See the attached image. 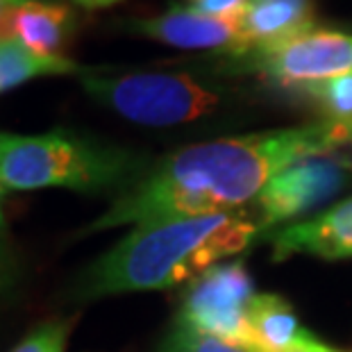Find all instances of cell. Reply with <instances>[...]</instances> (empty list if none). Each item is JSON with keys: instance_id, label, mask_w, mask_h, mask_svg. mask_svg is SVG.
<instances>
[{"instance_id": "obj_11", "label": "cell", "mask_w": 352, "mask_h": 352, "mask_svg": "<svg viewBox=\"0 0 352 352\" xmlns=\"http://www.w3.org/2000/svg\"><path fill=\"white\" fill-rule=\"evenodd\" d=\"M271 243L275 261L291 254H316L323 259L352 257V198L316 219L280 230Z\"/></svg>"}, {"instance_id": "obj_8", "label": "cell", "mask_w": 352, "mask_h": 352, "mask_svg": "<svg viewBox=\"0 0 352 352\" xmlns=\"http://www.w3.org/2000/svg\"><path fill=\"white\" fill-rule=\"evenodd\" d=\"M234 30L239 43L232 55L271 50L316 30V7L314 0H248Z\"/></svg>"}, {"instance_id": "obj_20", "label": "cell", "mask_w": 352, "mask_h": 352, "mask_svg": "<svg viewBox=\"0 0 352 352\" xmlns=\"http://www.w3.org/2000/svg\"><path fill=\"white\" fill-rule=\"evenodd\" d=\"M5 186L0 184V234H3V230H5V214H3V196H5Z\"/></svg>"}, {"instance_id": "obj_5", "label": "cell", "mask_w": 352, "mask_h": 352, "mask_svg": "<svg viewBox=\"0 0 352 352\" xmlns=\"http://www.w3.org/2000/svg\"><path fill=\"white\" fill-rule=\"evenodd\" d=\"M223 69L230 73H257L284 87H307L352 73V34L311 30L298 39L261 52L228 55Z\"/></svg>"}, {"instance_id": "obj_17", "label": "cell", "mask_w": 352, "mask_h": 352, "mask_svg": "<svg viewBox=\"0 0 352 352\" xmlns=\"http://www.w3.org/2000/svg\"><path fill=\"white\" fill-rule=\"evenodd\" d=\"M245 5H248V0H189V7H193V10L209 14V16L230 21L232 25L241 16Z\"/></svg>"}, {"instance_id": "obj_4", "label": "cell", "mask_w": 352, "mask_h": 352, "mask_svg": "<svg viewBox=\"0 0 352 352\" xmlns=\"http://www.w3.org/2000/svg\"><path fill=\"white\" fill-rule=\"evenodd\" d=\"M80 82L96 102L146 127L196 123L230 102V89L189 69H82Z\"/></svg>"}, {"instance_id": "obj_1", "label": "cell", "mask_w": 352, "mask_h": 352, "mask_svg": "<svg viewBox=\"0 0 352 352\" xmlns=\"http://www.w3.org/2000/svg\"><path fill=\"white\" fill-rule=\"evenodd\" d=\"M348 144H352L348 134L323 118L284 130L193 144L139 175L85 234L236 209L252 202L284 168Z\"/></svg>"}, {"instance_id": "obj_2", "label": "cell", "mask_w": 352, "mask_h": 352, "mask_svg": "<svg viewBox=\"0 0 352 352\" xmlns=\"http://www.w3.org/2000/svg\"><path fill=\"white\" fill-rule=\"evenodd\" d=\"M259 226L250 214L221 212L137 226L78 277L73 298L96 300L196 280L248 248Z\"/></svg>"}, {"instance_id": "obj_7", "label": "cell", "mask_w": 352, "mask_h": 352, "mask_svg": "<svg viewBox=\"0 0 352 352\" xmlns=\"http://www.w3.org/2000/svg\"><path fill=\"white\" fill-rule=\"evenodd\" d=\"M348 182L346 164L309 157L277 173L254 198V221L259 228L287 223L336 196Z\"/></svg>"}, {"instance_id": "obj_14", "label": "cell", "mask_w": 352, "mask_h": 352, "mask_svg": "<svg viewBox=\"0 0 352 352\" xmlns=\"http://www.w3.org/2000/svg\"><path fill=\"white\" fill-rule=\"evenodd\" d=\"M300 91L314 100L323 121L341 127L352 139V73L300 87Z\"/></svg>"}, {"instance_id": "obj_3", "label": "cell", "mask_w": 352, "mask_h": 352, "mask_svg": "<svg viewBox=\"0 0 352 352\" xmlns=\"http://www.w3.org/2000/svg\"><path fill=\"white\" fill-rule=\"evenodd\" d=\"M137 175V157L69 130L36 137L7 134L0 184L7 191L71 189L98 193Z\"/></svg>"}, {"instance_id": "obj_10", "label": "cell", "mask_w": 352, "mask_h": 352, "mask_svg": "<svg viewBox=\"0 0 352 352\" xmlns=\"http://www.w3.org/2000/svg\"><path fill=\"white\" fill-rule=\"evenodd\" d=\"M76 14L64 3L48 0H19L7 10L0 23V41L19 39L30 50L46 57H66L64 48L69 46Z\"/></svg>"}, {"instance_id": "obj_18", "label": "cell", "mask_w": 352, "mask_h": 352, "mask_svg": "<svg viewBox=\"0 0 352 352\" xmlns=\"http://www.w3.org/2000/svg\"><path fill=\"white\" fill-rule=\"evenodd\" d=\"M14 280H16V261H14L7 243L0 239V296L12 287Z\"/></svg>"}, {"instance_id": "obj_16", "label": "cell", "mask_w": 352, "mask_h": 352, "mask_svg": "<svg viewBox=\"0 0 352 352\" xmlns=\"http://www.w3.org/2000/svg\"><path fill=\"white\" fill-rule=\"evenodd\" d=\"M69 332V320H48L36 325L12 352H64Z\"/></svg>"}, {"instance_id": "obj_12", "label": "cell", "mask_w": 352, "mask_h": 352, "mask_svg": "<svg viewBox=\"0 0 352 352\" xmlns=\"http://www.w3.org/2000/svg\"><path fill=\"white\" fill-rule=\"evenodd\" d=\"M248 323L254 343L268 352H294L316 339L302 329L291 305L280 296H254L248 307Z\"/></svg>"}, {"instance_id": "obj_23", "label": "cell", "mask_w": 352, "mask_h": 352, "mask_svg": "<svg viewBox=\"0 0 352 352\" xmlns=\"http://www.w3.org/2000/svg\"><path fill=\"white\" fill-rule=\"evenodd\" d=\"M10 3H19V0H10Z\"/></svg>"}, {"instance_id": "obj_9", "label": "cell", "mask_w": 352, "mask_h": 352, "mask_svg": "<svg viewBox=\"0 0 352 352\" xmlns=\"http://www.w3.org/2000/svg\"><path fill=\"white\" fill-rule=\"evenodd\" d=\"M130 30L168 46L189 50H221L232 55L239 43L236 30L230 21L209 16L189 5H173L151 19H134L130 21Z\"/></svg>"}, {"instance_id": "obj_13", "label": "cell", "mask_w": 352, "mask_h": 352, "mask_svg": "<svg viewBox=\"0 0 352 352\" xmlns=\"http://www.w3.org/2000/svg\"><path fill=\"white\" fill-rule=\"evenodd\" d=\"M80 71L82 66L69 57L39 55L19 39L0 41V94L16 89L39 76H66V73L80 76Z\"/></svg>"}, {"instance_id": "obj_19", "label": "cell", "mask_w": 352, "mask_h": 352, "mask_svg": "<svg viewBox=\"0 0 352 352\" xmlns=\"http://www.w3.org/2000/svg\"><path fill=\"white\" fill-rule=\"evenodd\" d=\"M76 3L87 7V10H100V7H109V5L118 3V0H76Z\"/></svg>"}, {"instance_id": "obj_21", "label": "cell", "mask_w": 352, "mask_h": 352, "mask_svg": "<svg viewBox=\"0 0 352 352\" xmlns=\"http://www.w3.org/2000/svg\"><path fill=\"white\" fill-rule=\"evenodd\" d=\"M10 0H0V23H3V19H5V14H7V10H10Z\"/></svg>"}, {"instance_id": "obj_6", "label": "cell", "mask_w": 352, "mask_h": 352, "mask_svg": "<svg viewBox=\"0 0 352 352\" xmlns=\"http://www.w3.org/2000/svg\"><path fill=\"white\" fill-rule=\"evenodd\" d=\"M254 296L250 273L241 261L216 264L191 282L177 323L230 341L254 343L248 323V307Z\"/></svg>"}, {"instance_id": "obj_15", "label": "cell", "mask_w": 352, "mask_h": 352, "mask_svg": "<svg viewBox=\"0 0 352 352\" xmlns=\"http://www.w3.org/2000/svg\"><path fill=\"white\" fill-rule=\"evenodd\" d=\"M160 352H268L254 343L230 341L223 336L202 332L191 325L177 323L160 346Z\"/></svg>"}, {"instance_id": "obj_22", "label": "cell", "mask_w": 352, "mask_h": 352, "mask_svg": "<svg viewBox=\"0 0 352 352\" xmlns=\"http://www.w3.org/2000/svg\"><path fill=\"white\" fill-rule=\"evenodd\" d=\"M5 141H7V134H0V157L5 153Z\"/></svg>"}]
</instances>
